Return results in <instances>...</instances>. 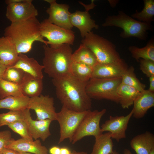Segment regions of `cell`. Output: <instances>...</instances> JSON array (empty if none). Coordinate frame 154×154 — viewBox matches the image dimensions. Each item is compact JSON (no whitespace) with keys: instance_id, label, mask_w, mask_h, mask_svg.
<instances>
[{"instance_id":"43","label":"cell","mask_w":154,"mask_h":154,"mask_svg":"<svg viewBox=\"0 0 154 154\" xmlns=\"http://www.w3.org/2000/svg\"><path fill=\"white\" fill-rule=\"evenodd\" d=\"M124 154H132L131 151L128 149H125L123 151Z\"/></svg>"},{"instance_id":"18","label":"cell","mask_w":154,"mask_h":154,"mask_svg":"<svg viewBox=\"0 0 154 154\" xmlns=\"http://www.w3.org/2000/svg\"><path fill=\"white\" fill-rule=\"evenodd\" d=\"M16 47L8 37H0V62L6 68L13 66L19 55Z\"/></svg>"},{"instance_id":"24","label":"cell","mask_w":154,"mask_h":154,"mask_svg":"<svg viewBox=\"0 0 154 154\" xmlns=\"http://www.w3.org/2000/svg\"><path fill=\"white\" fill-rule=\"evenodd\" d=\"M110 132L102 133L95 138V142L90 154H111L113 144Z\"/></svg>"},{"instance_id":"25","label":"cell","mask_w":154,"mask_h":154,"mask_svg":"<svg viewBox=\"0 0 154 154\" xmlns=\"http://www.w3.org/2000/svg\"><path fill=\"white\" fill-rule=\"evenodd\" d=\"M72 59L73 62L82 63L92 68L98 63L94 53L82 43L72 53Z\"/></svg>"},{"instance_id":"28","label":"cell","mask_w":154,"mask_h":154,"mask_svg":"<svg viewBox=\"0 0 154 154\" xmlns=\"http://www.w3.org/2000/svg\"><path fill=\"white\" fill-rule=\"evenodd\" d=\"M143 2L144 6L143 10L139 12L136 10L135 12L131 15V17L139 21L151 24L154 21V0H144Z\"/></svg>"},{"instance_id":"20","label":"cell","mask_w":154,"mask_h":154,"mask_svg":"<svg viewBox=\"0 0 154 154\" xmlns=\"http://www.w3.org/2000/svg\"><path fill=\"white\" fill-rule=\"evenodd\" d=\"M11 67L20 68L37 78L42 79L43 77V65L40 64L33 58H29L23 54H19L17 62Z\"/></svg>"},{"instance_id":"39","label":"cell","mask_w":154,"mask_h":154,"mask_svg":"<svg viewBox=\"0 0 154 154\" xmlns=\"http://www.w3.org/2000/svg\"><path fill=\"white\" fill-rule=\"evenodd\" d=\"M60 150L59 147L54 146L50 148L49 152L50 154H60Z\"/></svg>"},{"instance_id":"26","label":"cell","mask_w":154,"mask_h":154,"mask_svg":"<svg viewBox=\"0 0 154 154\" xmlns=\"http://www.w3.org/2000/svg\"><path fill=\"white\" fill-rule=\"evenodd\" d=\"M30 98L24 96H10L0 99V109L21 110L27 108Z\"/></svg>"},{"instance_id":"46","label":"cell","mask_w":154,"mask_h":154,"mask_svg":"<svg viewBox=\"0 0 154 154\" xmlns=\"http://www.w3.org/2000/svg\"><path fill=\"white\" fill-rule=\"evenodd\" d=\"M111 154H119L115 150H114Z\"/></svg>"},{"instance_id":"2","label":"cell","mask_w":154,"mask_h":154,"mask_svg":"<svg viewBox=\"0 0 154 154\" xmlns=\"http://www.w3.org/2000/svg\"><path fill=\"white\" fill-rule=\"evenodd\" d=\"M40 23L36 17L27 20L12 22L4 30V36L10 38L14 44L19 54L28 52L35 41L48 45L40 32Z\"/></svg>"},{"instance_id":"32","label":"cell","mask_w":154,"mask_h":154,"mask_svg":"<svg viewBox=\"0 0 154 154\" xmlns=\"http://www.w3.org/2000/svg\"><path fill=\"white\" fill-rule=\"evenodd\" d=\"M25 72L21 69L13 67L7 68L1 78L5 80L20 84L22 82Z\"/></svg>"},{"instance_id":"7","label":"cell","mask_w":154,"mask_h":154,"mask_svg":"<svg viewBox=\"0 0 154 154\" xmlns=\"http://www.w3.org/2000/svg\"><path fill=\"white\" fill-rule=\"evenodd\" d=\"M87 111L77 112L70 110L65 106L62 105L60 111L56 113V120L58 121L60 127L58 144L67 139H69L70 142Z\"/></svg>"},{"instance_id":"38","label":"cell","mask_w":154,"mask_h":154,"mask_svg":"<svg viewBox=\"0 0 154 154\" xmlns=\"http://www.w3.org/2000/svg\"><path fill=\"white\" fill-rule=\"evenodd\" d=\"M149 78V86L148 90L150 92L154 93V76Z\"/></svg>"},{"instance_id":"13","label":"cell","mask_w":154,"mask_h":154,"mask_svg":"<svg viewBox=\"0 0 154 154\" xmlns=\"http://www.w3.org/2000/svg\"><path fill=\"white\" fill-rule=\"evenodd\" d=\"M94 2V0H92L90 4L86 5L80 2L84 7L85 10L83 11L77 10L70 14V19L72 25L79 30L83 38L86 34L91 32L92 29L98 28V25L91 19L89 12L90 10L95 6Z\"/></svg>"},{"instance_id":"9","label":"cell","mask_w":154,"mask_h":154,"mask_svg":"<svg viewBox=\"0 0 154 154\" xmlns=\"http://www.w3.org/2000/svg\"><path fill=\"white\" fill-rule=\"evenodd\" d=\"M40 32L43 38L48 40L49 45L64 44H73L75 35L72 30L64 29L50 22L47 19L40 23Z\"/></svg>"},{"instance_id":"3","label":"cell","mask_w":154,"mask_h":154,"mask_svg":"<svg viewBox=\"0 0 154 154\" xmlns=\"http://www.w3.org/2000/svg\"><path fill=\"white\" fill-rule=\"evenodd\" d=\"M43 48V70L49 77L56 79L71 74L72 53L70 44H44Z\"/></svg>"},{"instance_id":"27","label":"cell","mask_w":154,"mask_h":154,"mask_svg":"<svg viewBox=\"0 0 154 154\" xmlns=\"http://www.w3.org/2000/svg\"><path fill=\"white\" fill-rule=\"evenodd\" d=\"M128 49L132 57L138 62L141 59L154 61V42L153 38L148 42L145 47L139 48L134 46H129Z\"/></svg>"},{"instance_id":"29","label":"cell","mask_w":154,"mask_h":154,"mask_svg":"<svg viewBox=\"0 0 154 154\" xmlns=\"http://www.w3.org/2000/svg\"><path fill=\"white\" fill-rule=\"evenodd\" d=\"M93 68L88 65L72 61L71 66V74L80 80L87 83L92 78Z\"/></svg>"},{"instance_id":"37","label":"cell","mask_w":154,"mask_h":154,"mask_svg":"<svg viewBox=\"0 0 154 154\" xmlns=\"http://www.w3.org/2000/svg\"><path fill=\"white\" fill-rule=\"evenodd\" d=\"M1 154H19L18 152L13 150L4 148L0 151Z\"/></svg>"},{"instance_id":"5","label":"cell","mask_w":154,"mask_h":154,"mask_svg":"<svg viewBox=\"0 0 154 154\" xmlns=\"http://www.w3.org/2000/svg\"><path fill=\"white\" fill-rule=\"evenodd\" d=\"M82 42L94 53L99 63H116L123 59L114 44L92 31L86 34Z\"/></svg>"},{"instance_id":"8","label":"cell","mask_w":154,"mask_h":154,"mask_svg":"<svg viewBox=\"0 0 154 154\" xmlns=\"http://www.w3.org/2000/svg\"><path fill=\"white\" fill-rule=\"evenodd\" d=\"M106 112L104 109L101 111L91 110L87 111L76 130L70 142L74 144L84 137L94 136L95 138L103 133L100 122Z\"/></svg>"},{"instance_id":"44","label":"cell","mask_w":154,"mask_h":154,"mask_svg":"<svg viewBox=\"0 0 154 154\" xmlns=\"http://www.w3.org/2000/svg\"><path fill=\"white\" fill-rule=\"evenodd\" d=\"M149 154H154V148L151 150Z\"/></svg>"},{"instance_id":"15","label":"cell","mask_w":154,"mask_h":154,"mask_svg":"<svg viewBox=\"0 0 154 154\" xmlns=\"http://www.w3.org/2000/svg\"><path fill=\"white\" fill-rule=\"evenodd\" d=\"M24 119L26 121L30 136L35 140L40 138L43 141L51 135L49 127L52 121L49 119L34 120L32 119L30 110H23Z\"/></svg>"},{"instance_id":"19","label":"cell","mask_w":154,"mask_h":154,"mask_svg":"<svg viewBox=\"0 0 154 154\" xmlns=\"http://www.w3.org/2000/svg\"><path fill=\"white\" fill-rule=\"evenodd\" d=\"M133 105L132 116L136 119L143 117L148 110L154 106V93L145 90L140 92Z\"/></svg>"},{"instance_id":"31","label":"cell","mask_w":154,"mask_h":154,"mask_svg":"<svg viewBox=\"0 0 154 154\" xmlns=\"http://www.w3.org/2000/svg\"><path fill=\"white\" fill-rule=\"evenodd\" d=\"M121 83L132 87L140 92L145 90V85L141 83L137 77L132 66L128 67L121 76Z\"/></svg>"},{"instance_id":"17","label":"cell","mask_w":154,"mask_h":154,"mask_svg":"<svg viewBox=\"0 0 154 154\" xmlns=\"http://www.w3.org/2000/svg\"><path fill=\"white\" fill-rule=\"evenodd\" d=\"M5 148L12 149L18 152L48 154L47 149L42 145L39 139L34 141L22 138L16 140L12 138Z\"/></svg>"},{"instance_id":"21","label":"cell","mask_w":154,"mask_h":154,"mask_svg":"<svg viewBox=\"0 0 154 154\" xmlns=\"http://www.w3.org/2000/svg\"><path fill=\"white\" fill-rule=\"evenodd\" d=\"M130 145L136 154H149L154 148V135L149 131L138 134L131 140Z\"/></svg>"},{"instance_id":"41","label":"cell","mask_w":154,"mask_h":154,"mask_svg":"<svg viewBox=\"0 0 154 154\" xmlns=\"http://www.w3.org/2000/svg\"><path fill=\"white\" fill-rule=\"evenodd\" d=\"M6 67L0 62V79L6 69Z\"/></svg>"},{"instance_id":"47","label":"cell","mask_w":154,"mask_h":154,"mask_svg":"<svg viewBox=\"0 0 154 154\" xmlns=\"http://www.w3.org/2000/svg\"><path fill=\"white\" fill-rule=\"evenodd\" d=\"M0 154H1V153H0Z\"/></svg>"},{"instance_id":"12","label":"cell","mask_w":154,"mask_h":154,"mask_svg":"<svg viewBox=\"0 0 154 154\" xmlns=\"http://www.w3.org/2000/svg\"><path fill=\"white\" fill-rule=\"evenodd\" d=\"M50 4L46 10L49 17L48 21L50 23L64 29L71 30L73 27L70 19L71 14L69 6L65 4H59L55 0H46Z\"/></svg>"},{"instance_id":"10","label":"cell","mask_w":154,"mask_h":154,"mask_svg":"<svg viewBox=\"0 0 154 154\" xmlns=\"http://www.w3.org/2000/svg\"><path fill=\"white\" fill-rule=\"evenodd\" d=\"M31 0H7L6 16L12 22L24 21L36 17L37 10Z\"/></svg>"},{"instance_id":"35","label":"cell","mask_w":154,"mask_h":154,"mask_svg":"<svg viewBox=\"0 0 154 154\" xmlns=\"http://www.w3.org/2000/svg\"><path fill=\"white\" fill-rule=\"evenodd\" d=\"M139 62L140 69L147 77L154 76V61L141 59Z\"/></svg>"},{"instance_id":"45","label":"cell","mask_w":154,"mask_h":154,"mask_svg":"<svg viewBox=\"0 0 154 154\" xmlns=\"http://www.w3.org/2000/svg\"><path fill=\"white\" fill-rule=\"evenodd\" d=\"M19 154H33L31 153H30L26 152H18Z\"/></svg>"},{"instance_id":"40","label":"cell","mask_w":154,"mask_h":154,"mask_svg":"<svg viewBox=\"0 0 154 154\" xmlns=\"http://www.w3.org/2000/svg\"><path fill=\"white\" fill-rule=\"evenodd\" d=\"M71 152L66 147L60 148V154H71Z\"/></svg>"},{"instance_id":"30","label":"cell","mask_w":154,"mask_h":154,"mask_svg":"<svg viewBox=\"0 0 154 154\" xmlns=\"http://www.w3.org/2000/svg\"><path fill=\"white\" fill-rule=\"evenodd\" d=\"M23 96L20 84L0 79V99L10 96Z\"/></svg>"},{"instance_id":"6","label":"cell","mask_w":154,"mask_h":154,"mask_svg":"<svg viewBox=\"0 0 154 154\" xmlns=\"http://www.w3.org/2000/svg\"><path fill=\"white\" fill-rule=\"evenodd\" d=\"M121 77L111 78H91L87 83L86 91L89 97L96 100H106L119 103L117 93Z\"/></svg>"},{"instance_id":"22","label":"cell","mask_w":154,"mask_h":154,"mask_svg":"<svg viewBox=\"0 0 154 154\" xmlns=\"http://www.w3.org/2000/svg\"><path fill=\"white\" fill-rule=\"evenodd\" d=\"M20 85L23 95L30 98L40 96L43 88L42 79L35 78L25 72Z\"/></svg>"},{"instance_id":"33","label":"cell","mask_w":154,"mask_h":154,"mask_svg":"<svg viewBox=\"0 0 154 154\" xmlns=\"http://www.w3.org/2000/svg\"><path fill=\"white\" fill-rule=\"evenodd\" d=\"M23 110H10L7 113H0V127L8 126L15 122L23 119Z\"/></svg>"},{"instance_id":"16","label":"cell","mask_w":154,"mask_h":154,"mask_svg":"<svg viewBox=\"0 0 154 154\" xmlns=\"http://www.w3.org/2000/svg\"><path fill=\"white\" fill-rule=\"evenodd\" d=\"M128 67L123 59L116 63H98L93 68L92 78H111L121 77Z\"/></svg>"},{"instance_id":"36","label":"cell","mask_w":154,"mask_h":154,"mask_svg":"<svg viewBox=\"0 0 154 154\" xmlns=\"http://www.w3.org/2000/svg\"><path fill=\"white\" fill-rule=\"evenodd\" d=\"M12 139L11 132L9 131H0V151L5 148Z\"/></svg>"},{"instance_id":"23","label":"cell","mask_w":154,"mask_h":154,"mask_svg":"<svg viewBox=\"0 0 154 154\" xmlns=\"http://www.w3.org/2000/svg\"><path fill=\"white\" fill-rule=\"evenodd\" d=\"M140 92L135 88L121 83L118 86L117 93L120 99L119 103L123 109H128L133 104Z\"/></svg>"},{"instance_id":"11","label":"cell","mask_w":154,"mask_h":154,"mask_svg":"<svg viewBox=\"0 0 154 154\" xmlns=\"http://www.w3.org/2000/svg\"><path fill=\"white\" fill-rule=\"evenodd\" d=\"M54 104L52 97L41 94L30 98L27 108L34 110L37 120L49 119L53 121L56 120L57 113Z\"/></svg>"},{"instance_id":"1","label":"cell","mask_w":154,"mask_h":154,"mask_svg":"<svg viewBox=\"0 0 154 154\" xmlns=\"http://www.w3.org/2000/svg\"><path fill=\"white\" fill-rule=\"evenodd\" d=\"M52 82L57 98L62 105L77 112L91 110L92 100L86 92L87 83L81 81L71 74L52 79Z\"/></svg>"},{"instance_id":"14","label":"cell","mask_w":154,"mask_h":154,"mask_svg":"<svg viewBox=\"0 0 154 154\" xmlns=\"http://www.w3.org/2000/svg\"><path fill=\"white\" fill-rule=\"evenodd\" d=\"M133 111L125 116H110L109 119L101 125L102 131H107L110 133L112 139L118 142L126 137V132L129 122L132 116Z\"/></svg>"},{"instance_id":"34","label":"cell","mask_w":154,"mask_h":154,"mask_svg":"<svg viewBox=\"0 0 154 154\" xmlns=\"http://www.w3.org/2000/svg\"><path fill=\"white\" fill-rule=\"evenodd\" d=\"M8 127L22 138L33 140L29 133L27 123L24 119L15 122L9 125Z\"/></svg>"},{"instance_id":"42","label":"cell","mask_w":154,"mask_h":154,"mask_svg":"<svg viewBox=\"0 0 154 154\" xmlns=\"http://www.w3.org/2000/svg\"><path fill=\"white\" fill-rule=\"evenodd\" d=\"M87 153L84 151L77 152L75 150H73L71 154H87Z\"/></svg>"},{"instance_id":"4","label":"cell","mask_w":154,"mask_h":154,"mask_svg":"<svg viewBox=\"0 0 154 154\" xmlns=\"http://www.w3.org/2000/svg\"><path fill=\"white\" fill-rule=\"evenodd\" d=\"M104 27H116L121 28L123 31L120 36L124 38L135 37L140 40H145L147 31L151 30L152 26L135 20L122 11H119L117 15L108 16L102 24Z\"/></svg>"}]
</instances>
